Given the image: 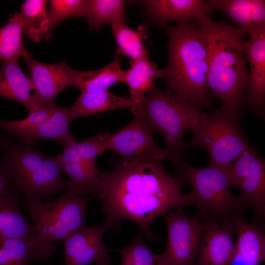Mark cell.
Returning <instances> with one entry per match:
<instances>
[{
  "instance_id": "6da1fadb",
  "label": "cell",
  "mask_w": 265,
  "mask_h": 265,
  "mask_svg": "<svg viewBox=\"0 0 265 265\" xmlns=\"http://www.w3.org/2000/svg\"><path fill=\"white\" fill-rule=\"evenodd\" d=\"M186 184L165 170L160 160L148 159L116 163L102 172L94 195L103 202L106 230H121L120 222H133L151 240H159L151 230L153 221L173 208L192 205L182 188Z\"/></svg>"
},
{
  "instance_id": "7a4b0ae2",
  "label": "cell",
  "mask_w": 265,
  "mask_h": 265,
  "mask_svg": "<svg viewBox=\"0 0 265 265\" xmlns=\"http://www.w3.org/2000/svg\"><path fill=\"white\" fill-rule=\"evenodd\" d=\"M168 37V63L158 70L169 88L195 105L212 108L208 85V47L204 34L190 20L164 26Z\"/></svg>"
},
{
  "instance_id": "3957f363",
  "label": "cell",
  "mask_w": 265,
  "mask_h": 265,
  "mask_svg": "<svg viewBox=\"0 0 265 265\" xmlns=\"http://www.w3.org/2000/svg\"><path fill=\"white\" fill-rule=\"evenodd\" d=\"M198 21L207 44L210 92L222 104L239 108L249 80L242 49L243 37L247 32L240 27L213 21L208 15Z\"/></svg>"
},
{
  "instance_id": "277c9868",
  "label": "cell",
  "mask_w": 265,
  "mask_h": 265,
  "mask_svg": "<svg viewBox=\"0 0 265 265\" xmlns=\"http://www.w3.org/2000/svg\"><path fill=\"white\" fill-rule=\"evenodd\" d=\"M2 163L8 178L25 196L49 199L67 190L62 170L55 157L31 145H17L0 136Z\"/></svg>"
},
{
  "instance_id": "5b68a950",
  "label": "cell",
  "mask_w": 265,
  "mask_h": 265,
  "mask_svg": "<svg viewBox=\"0 0 265 265\" xmlns=\"http://www.w3.org/2000/svg\"><path fill=\"white\" fill-rule=\"evenodd\" d=\"M134 115L140 116L155 132L161 134L164 141L165 158L174 166L183 159L185 132H192L198 127L201 107L173 92L159 88L155 84Z\"/></svg>"
},
{
  "instance_id": "8992f818",
  "label": "cell",
  "mask_w": 265,
  "mask_h": 265,
  "mask_svg": "<svg viewBox=\"0 0 265 265\" xmlns=\"http://www.w3.org/2000/svg\"><path fill=\"white\" fill-rule=\"evenodd\" d=\"M88 196L67 192L57 199L43 202L25 196L23 205L33 222L35 235L32 240L40 261H49L56 250L53 243L63 241L84 226Z\"/></svg>"
},
{
  "instance_id": "52a82bcc",
  "label": "cell",
  "mask_w": 265,
  "mask_h": 265,
  "mask_svg": "<svg viewBox=\"0 0 265 265\" xmlns=\"http://www.w3.org/2000/svg\"><path fill=\"white\" fill-rule=\"evenodd\" d=\"M211 109L209 114L201 112L199 125L185 148L202 147L209 154V165L228 168L252 146L240 126L239 108L222 104Z\"/></svg>"
},
{
  "instance_id": "ba28073f",
  "label": "cell",
  "mask_w": 265,
  "mask_h": 265,
  "mask_svg": "<svg viewBox=\"0 0 265 265\" xmlns=\"http://www.w3.org/2000/svg\"><path fill=\"white\" fill-rule=\"evenodd\" d=\"M175 166L178 170L176 177L192 186L188 195L192 205L198 208L200 218L212 214L223 221L242 215L245 207L231 191L227 168L208 165L198 168L187 163L184 158Z\"/></svg>"
},
{
  "instance_id": "9c48e42d",
  "label": "cell",
  "mask_w": 265,
  "mask_h": 265,
  "mask_svg": "<svg viewBox=\"0 0 265 265\" xmlns=\"http://www.w3.org/2000/svg\"><path fill=\"white\" fill-rule=\"evenodd\" d=\"M167 231V244L159 254L161 265H193L198 254L206 221L196 214L187 216L182 208L168 212L164 216Z\"/></svg>"
},
{
  "instance_id": "30bf717a",
  "label": "cell",
  "mask_w": 265,
  "mask_h": 265,
  "mask_svg": "<svg viewBox=\"0 0 265 265\" xmlns=\"http://www.w3.org/2000/svg\"><path fill=\"white\" fill-rule=\"evenodd\" d=\"M232 186L239 188L238 197L245 208L250 207L260 215L265 213V162L253 148L244 152L227 168Z\"/></svg>"
},
{
  "instance_id": "8fae6325",
  "label": "cell",
  "mask_w": 265,
  "mask_h": 265,
  "mask_svg": "<svg viewBox=\"0 0 265 265\" xmlns=\"http://www.w3.org/2000/svg\"><path fill=\"white\" fill-rule=\"evenodd\" d=\"M155 131L138 116L119 131L109 133L105 149L121 156L122 161L133 162L148 159L165 158L163 149L158 147L154 140Z\"/></svg>"
},
{
  "instance_id": "7c38bea8",
  "label": "cell",
  "mask_w": 265,
  "mask_h": 265,
  "mask_svg": "<svg viewBox=\"0 0 265 265\" xmlns=\"http://www.w3.org/2000/svg\"><path fill=\"white\" fill-rule=\"evenodd\" d=\"M30 73L34 96L40 104H54L58 93L66 87H76L83 71L69 67L65 59L54 64H46L35 60L27 52L22 56Z\"/></svg>"
},
{
  "instance_id": "4fadbf2b",
  "label": "cell",
  "mask_w": 265,
  "mask_h": 265,
  "mask_svg": "<svg viewBox=\"0 0 265 265\" xmlns=\"http://www.w3.org/2000/svg\"><path fill=\"white\" fill-rule=\"evenodd\" d=\"M106 230L100 224L83 226L63 241L64 265H109L110 250L104 245L103 237Z\"/></svg>"
},
{
  "instance_id": "5bb4252c",
  "label": "cell",
  "mask_w": 265,
  "mask_h": 265,
  "mask_svg": "<svg viewBox=\"0 0 265 265\" xmlns=\"http://www.w3.org/2000/svg\"><path fill=\"white\" fill-rule=\"evenodd\" d=\"M243 41L244 55L250 67L243 103L259 116H264L265 102V27L248 33Z\"/></svg>"
},
{
  "instance_id": "9a60e30c",
  "label": "cell",
  "mask_w": 265,
  "mask_h": 265,
  "mask_svg": "<svg viewBox=\"0 0 265 265\" xmlns=\"http://www.w3.org/2000/svg\"><path fill=\"white\" fill-rule=\"evenodd\" d=\"M206 221L196 265H230L235 252L236 229L233 221L219 223L212 218Z\"/></svg>"
},
{
  "instance_id": "2e32d148",
  "label": "cell",
  "mask_w": 265,
  "mask_h": 265,
  "mask_svg": "<svg viewBox=\"0 0 265 265\" xmlns=\"http://www.w3.org/2000/svg\"><path fill=\"white\" fill-rule=\"evenodd\" d=\"M150 18L160 26L176 20L185 22L197 20L215 8L209 1L203 0H148L143 1Z\"/></svg>"
},
{
  "instance_id": "e0dca14e",
  "label": "cell",
  "mask_w": 265,
  "mask_h": 265,
  "mask_svg": "<svg viewBox=\"0 0 265 265\" xmlns=\"http://www.w3.org/2000/svg\"><path fill=\"white\" fill-rule=\"evenodd\" d=\"M238 237L230 265H259L265 258V236L263 228L247 223L242 215L231 218Z\"/></svg>"
},
{
  "instance_id": "ac0fdd59",
  "label": "cell",
  "mask_w": 265,
  "mask_h": 265,
  "mask_svg": "<svg viewBox=\"0 0 265 265\" xmlns=\"http://www.w3.org/2000/svg\"><path fill=\"white\" fill-rule=\"evenodd\" d=\"M76 116L72 105L60 107L55 105L51 115L33 130L19 138L23 145H31L40 139H48L58 142L65 148L76 140L70 133L69 126Z\"/></svg>"
},
{
  "instance_id": "d6986e66",
  "label": "cell",
  "mask_w": 265,
  "mask_h": 265,
  "mask_svg": "<svg viewBox=\"0 0 265 265\" xmlns=\"http://www.w3.org/2000/svg\"><path fill=\"white\" fill-rule=\"evenodd\" d=\"M32 89L30 80L20 67L18 59L2 62L0 70V97L20 103L30 112L42 104L31 94Z\"/></svg>"
},
{
  "instance_id": "ffe728a7",
  "label": "cell",
  "mask_w": 265,
  "mask_h": 265,
  "mask_svg": "<svg viewBox=\"0 0 265 265\" xmlns=\"http://www.w3.org/2000/svg\"><path fill=\"white\" fill-rule=\"evenodd\" d=\"M19 193L14 188L0 197V238L32 240L35 235L33 224L22 214Z\"/></svg>"
},
{
  "instance_id": "44dd1931",
  "label": "cell",
  "mask_w": 265,
  "mask_h": 265,
  "mask_svg": "<svg viewBox=\"0 0 265 265\" xmlns=\"http://www.w3.org/2000/svg\"><path fill=\"white\" fill-rule=\"evenodd\" d=\"M219 9L249 33L265 27L264 0H210Z\"/></svg>"
},
{
  "instance_id": "7402d4cb",
  "label": "cell",
  "mask_w": 265,
  "mask_h": 265,
  "mask_svg": "<svg viewBox=\"0 0 265 265\" xmlns=\"http://www.w3.org/2000/svg\"><path fill=\"white\" fill-rule=\"evenodd\" d=\"M131 68L126 72V81L130 88V99L134 106L131 112L134 115L141 107L158 78L157 65L149 57L148 49L137 59L130 61Z\"/></svg>"
},
{
  "instance_id": "603a6c76",
  "label": "cell",
  "mask_w": 265,
  "mask_h": 265,
  "mask_svg": "<svg viewBox=\"0 0 265 265\" xmlns=\"http://www.w3.org/2000/svg\"><path fill=\"white\" fill-rule=\"evenodd\" d=\"M72 106L78 117L122 108L131 109L134 104L130 98L116 96L107 90L81 91Z\"/></svg>"
},
{
  "instance_id": "cb8c5ba5",
  "label": "cell",
  "mask_w": 265,
  "mask_h": 265,
  "mask_svg": "<svg viewBox=\"0 0 265 265\" xmlns=\"http://www.w3.org/2000/svg\"><path fill=\"white\" fill-rule=\"evenodd\" d=\"M60 167L69 177L65 180L68 192L83 196L95 194L102 172L96 161H81L61 165Z\"/></svg>"
},
{
  "instance_id": "d4e9b609",
  "label": "cell",
  "mask_w": 265,
  "mask_h": 265,
  "mask_svg": "<svg viewBox=\"0 0 265 265\" xmlns=\"http://www.w3.org/2000/svg\"><path fill=\"white\" fill-rule=\"evenodd\" d=\"M47 2L45 0H26L21 6L23 32L32 41L52 38L48 30Z\"/></svg>"
},
{
  "instance_id": "484cf974",
  "label": "cell",
  "mask_w": 265,
  "mask_h": 265,
  "mask_svg": "<svg viewBox=\"0 0 265 265\" xmlns=\"http://www.w3.org/2000/svg\"><path fill=\"white\" fill-rule=\"evenodd\" d=\"M110 26L116 41L115 58L120 55L130 58V61L139 58L147 49L143 44V39L147 37V27L141 26L135 30L122 21L111 23Z\"/></svg>"
},
{
  "instance_id": "4316f807",
  "label": "cell",
  "mask_w": 265,
  "mask_h": 265,
  "mask_svg": "<svg viewBox=\"0 0 265 265\" xmlns=\"http://www.w3.org/2000/svg\"><path fill=\"white\" fill-rule=\"evenodd\" d=\"M108 134L109 132H98L82 141H76L63 148L55 159L59 166L81 161H96L98 155L106 151L105 142Z\"/></svg>"
},
{
  "instance_id": "83f0119b",
  "label": "cell",
  "mask_w": 265,
  "mask_h": 265,
  "mask_svg": "<svg viewBox=\"0 0 265 265\" xmlns=\"http://www.w3.org/2000/svg\"><path fill=\"white\" fill-rule=\"evenodd\" d=\"M120 58L95 70L83 71L76 87L81 91L108 90L112 85L126 81V72L120 66Z\"/></svg>"
},
{
  "instance_id": "f1b7e54d",
  "label": "cell",
  "mask_w": 265,
  "mask_h": 265,
  "mask_svg": "<svg viewBox=\"0 0 265 265\" xmlns=\"http://www.w3.org/2000/svg\"><path fill=\"white\" fill-rule=\"evenodd\" d=\"M23 34L21 16L19 12H16L0 28V61L18 60L28 52L25 49Z\"/></svg>"
},
{
  "instance_id": "f546056e",
  "label": "cell",
  "mask_w": 265,
  "mask_h": 265,
  "mask_svg": "<svg viewBox=\"0 0 265 265\" xmlns=\"http://www.w3.org/2000/svg\"><path fill=\"white\" fill-rule=\"evenodd\" d=\"M126 10L122 0H87L86 18L89 30H99L106 23L125 22Z\"/></svg>"
},
{
  "instance_id": "4dcf8cb0",
  "label": "cell",
  "mask_w": 265,
  "mask_h": 265,
  "mask_svg": "<svg viewBox=\"0 0 265 265\" xmlns=\"http://www.w3.org/2000/svg\"><path fill=\"white\" fill-rule=\"evenodd\" d=\"M40 261L32 240L0 238V265H29Z\"/></svg>"
},
{
  "instance_id": "1f68e13d",
  "label": "cell",
  "mask_w": 265,
  "mask_h": 265,
  "mask_svg": "<svg viewBox=\"0 0 265 265\" xmlns=\"http://www.w3.org/2000/svg\"><path fill=\"white\" fill-rule=\"evenodd\" d=\"M87 0H51L48 12V30L53 29L64 20L73 17L86 18Z\"/></svg>"
},
{
  "instance_id": "d6a6232c",
  "label": "cell",
  "mask_w": 265,
  "mask_h": 265,
  "mask_svg": "<svg viewBox=\"0 0 265 265\" xmlns=\"http://www.w3.org/2000/svg\"><path fill=\"white\" fill-rule=\"evenodd\" d=\"M55 104H42L29 112L24 119L18 121L0 120V128L18 139L47 119L52 114Z\"/></svg>"
},
{
  "instance_id": "836d02e7",
  "label": "cell",
  "mask_w": 265,
  "mask_h": 265,
  "mask_svg": "<svg viewBox=\"0 0 265 265\" xmlns=\"http://www.w3.org/2000/svg\"><path fill=\"white\" fill-rule=\"evenodd\" d=\"M120 265H160L159 254L154 253L144 241L141 232L129 244L119 250Z\"/></svg>"
},
{
  "instance_id": "e575fe53",
  "label": "cell",
  "mask_w": 265,
  "mask_h": 265,
  "mask_svg": "<svg viewBox=\"0 0 265 265\" xmlns=\"http://www.w3.org/2000/svg\"><path fill=\"white\" fill-rule=\"evenodd\" d=\"M14 187L5 173L1 161H0V197L14 188Z\"/></svg>"
}]
</instances>
